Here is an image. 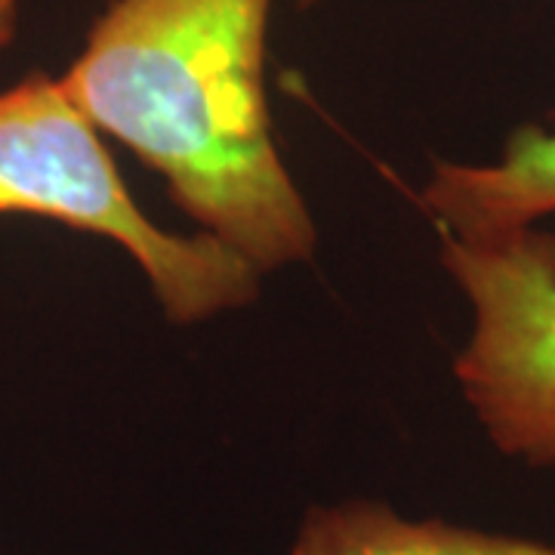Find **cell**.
Wrapping results in <instances>:
<instances>
[{
  "label": "cell",
  "mask_w": 555,
  "mask_h": 555,
  "mask_svg": "<svg viewBox=\"0 0 555 555\" xmlns=\"http://www.w3.org/2000/svg\"><path fill=\"white\" fill-rule=\"evenodd\" d=\"M272 0H112L60 83L257 272L315 254L266 102Z\"/></svg>",
  "instance_id": "1"
},
{
  "label": "cell",
  "mask_w": 555,
  "mask_h": 555,
  "mask_svg": "<svg viewBox=\"0 0 555 555\" xmlns=\"http://www.w3.org/2000/svg\"><path fill=\"white\" fill-rule=\"evenodd\" d=\"M0 217L53 219L115 241L177 324L241 309L259 291V272L229 244L167 232L142 214L100 130L43 72L0 90Z\"/></svg>",
  "instance_id": "2"
},
{
  "label": "cell",
  "mask_w": 555,
  "mask_h": 555,
  "mask_svg": "<svg viewBox=\"0 0 555 555\" xmlns=\"http://www.w3.org/2000/svg\"><path fill=\"white\" fill-rule=\"evenodd\" d=\"M441 262L476 312L454 361L463 396L496 451L555 466V235L534 225L491 241L444 235Z\"/></svg>",
  "instance_id": "3"
},
{
  "label": "cell",
  "mask_w": 555,
  "mask_h": 555,
  "mask_svg": "<svg viewBox=\"0 0 555 555\" xmlns=\"http://www.w3.org/2000/svg\"><path fill=\"white\" fill-rule=\"evenodd\" d=\"M420 204L448 238L491 241L555 214V127H521L494 164L438 160Z\"/></svg>",
  "instance_id": "4"
},
{
  "label": "cell",
  "mask_w": 555,
  "mask_h": 555,
  "mask_svg": "<svg viewBox=\"0 0 555 555\" xmlns=\"http://www.w3.org/2000/svg\"><path fill=\"white\" fill-rule=\"evenodd\" d=\"M291 555H555V546L441 518H408L389 503L349 500L306 509Z\"/></svg>",
  "instance_id": "5"
},
{
  "label": "cell",
  "mask_w": 555,
  "mask_h": 555,
  "mask_svg": "<svg viewBox=\"0 0 555 555\" xmlns=\"http://www.w3.org/2000/svg\"><path fill=\"white\" fill-rule=\"evenodd\" d=\"M20 10L22 0H0V50H3L7 43H13V38H16Z\"/></svg>",
  "instance_id": "6"
},
{
  "label": "cell",
  "mask_w": 555,
  "mask_h": 555,
  "mask_svg": "<svg viewBox=\"0 0 555 555\" xmlns=\"http://www.w3.org/2000/svg\"><path fill=\"white\" fill-rule=\"evenodd\" d=\"M315 3H321V0H299V7L306 10V7H315Z\"/></svg>",
  "instance_id": "7"
}]
</instances>
